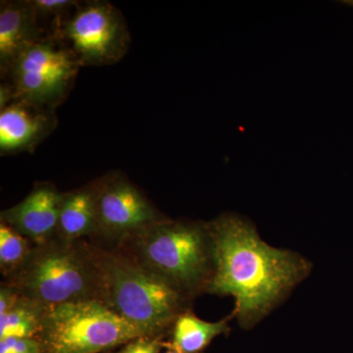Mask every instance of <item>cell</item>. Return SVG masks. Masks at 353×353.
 <instances>
[{
  "mask_svg": "<svg viewBox=\"0 0 353 353\" xmlns=\"http://www.w3.org/2000/svg\"><path fill=\"white\" fill-rule=\"evenodd\" d=\"M209 225L215 273L208 294L234 297L232 314L241 328H254L312 272L313 264L299 252L265 243L243 216L223 213Z\"/></svg>",
  "mask_w": 353,
  "mask_h": 353,
  "instance_id": "cell-1",
  "label": "cell"
},
{
  "mask_svg": "<svg viewBox=\"0 0 353 353\" xmlns=\"http://www.w3.org/2000/svg\"><path fill=\"white\" fill-rule=\"evenodd\" d=\"M109 248H117L194 301L208 294L214 277V240L209 222L167 218Z\"/></svg>",
  "mask_w": 353,
  "mask_h": 353,
  "instance_id": "cell-2",
  "label": "cell"
},
{
  "mask_svg": "<svg viewBox=\"0 0 353 353\" xmlns=\"http://www.w3.org/2000/svg\"><path fill=\"white\" fill-rule=\"evenodd\" d=\"M101 301L148 336L170 333L176 318L192 310L194 299L115 248L94 245Z\"/></svg>",
  "mask_w": 353,
  "mask_h": 353,
  "instance_id": "cell-3",
  "label": "cell"
},
{
  "mask_svg": "<svg viewBox=\"0 0 353 353\" xmlns=\"http://www.w3.org/2000/svg\"><path fill=\"white\" fill-rule=\"evenodd\" d=\"M6 283L46 308L71 301H101V296L94 246L82 240L55 236L34 245L24 264Z\"/></svg>",
  "mask_w": 353,
  "mask_h": 353,
  "instance_id": "cell-4",
  "label": "cell"
},
{
  "mask_svg": "<svg viewBox=\"0 0 353 353\" xmlns=\"http://www.w3.org/2000/svg\"><path fill=\"white\" fill-rule=\"evenodd\" d=\"M145 336L97 299L46 308L38 339L44 353H99Z\"/></svg>",
  "mask_w": 353,
  "mask_h": 353,
  "instance_id": "cell-5",
  "label": "cell"
},
{
  "mask_svg": "<svg viewBox=\"0 0 353 353\" xmlns=\"http://www.w3.org/2000/svg\"><path fill=\"white\" fill-rule=\"evenodd\" d=\"M81 67L61 39L46 37L26 48L3 78L15 101L57 109L68 97Z\"/></svg>",
  "mask_w": 353,
  "mask_h": 353,
  "instance_id": "cell-6",
  "label": "cell"
},
{
  "mask_svg": "<svg viewBox=\"0 0 353 353\" xmlns=\"http://www.w3.org/2000/svg\"><path fill=\"white\" fill-rule=\"evenodd\" d=\"M59 37L82 67L117 63L131 46L124 16L101 0L79 2L62 24Z\"/></svg>",
  "mask_w": 353,
  "mask_h": 353,
  "instance_id": "cell-7",
  "label": "cell"
},
{
  "mask_svg": "<svg viewBox=\"0 0 353 353\" xmlns=\"http://www.w3.org/2000/svg\"><path fill=\"white\" fill-rule=\"evenodd\" d=\"M97 234L118 245L141 230L167 219L122 173H111L95 182Z\"/></svg>",
  "mask_w": 353,
  "mask_h": 353,
  "instance_id": "cell-8",
  "label": "cell"
},
{
  "mask_svg": "<svg viewBox=\"0 0 353 353\" xmlns=\"http://www.w3.org/2000/svg\"><path fill=\"white\" fill-rule=\"evenodd\" d=\"M62 197L52 183H38L22 201L2 210L0 220L34 245H43L57 236Z\"/></svg>",
  "mask_w": 353,
  "mask_h": 353,
  "instance_id": "cell-9",
  "label": "cell"
},
{
  "mask_svg": "<svg viewBox=\"0 0 353 353\" xmlns=\"http://www.w3.org/2000/svg\"><path fill=\"white\" fill-rule=\"evenodd\" d=\"M58 124L55 109L14 101L0 110L1 155L34 152Z\"/></svg>",
  "mask_w": 353,
  "mask_h": 353,
  "instance_id": "cell-10",
  "label": "cell"
},
{
  "mask_svg": "<svg viewBox=\"0 0 353 353\" xmlns=\"http://www.w3.org/2000/svg\"><path fill=\"white\" fill-rule=\"evenodd\" d=\"M46 38L29 1H1L0 6V73L3 78L11 65L30 46Z\"/></svg>",
  "mask_w": 353,
  "mask_h": 353,
  "instance_id": "cell-11",
  "label": "cell"
},
{
  "mask_svg": "<svg viewBox=\"0 0 353 353\" xmlns=\"http://www.w3.org/2000/svg\"><path fill=\"white\" fill-rule=\"evenodd\" d=\"M97 234V196L95 183L63 192L59 218L58 238L67 241H81Z\"/></svg>",
  "mask_w": 353,
  "mask_h": 353,
  "instance_id": "cell-12",
  "label": "cell"
},
{
  "mask_svg": "<svg viewBox=\"0 0 353 353\" xmlns=\"http://www.w3.org/2000/svg\"><path fill=\"white\" fill-rule=\"evenodd\" d=\"M233 314L218 322H208L197 317L192 310L176 318L170 330V341L165 347L180 353H201L221 334L230 333L229 321Z\"/></svg>",
  "mask_w": 353,
  "mask_h": 353,
  "instance_id": "cell-13",
  "label": "cell"
},
{
  "mask_svg": "<svg viewBox=\"0 0 353 353\" xmlns=\"http://www.w3.org/2000/svg\"><path fill=\"white\" fill-rule=\"evenodd\" d=\"M46 308L19 296L4 314L0 315V340L6 338H38Z\"/></svg>",
  "mask_w": 353,
  "mask_h": 353,
  "instance_id": "cell-14",
  "label": "cell"
},
{
  "mask_svg": "<svg viewBox=\"0 0 353 353\" xmlns=\"http://www.w3.org/2000/svg\"><path fill=\"white\" fill-rule=\"evenodd\" d=\"M34 245L13 228L0 222V269L6 279L24 264Z\"/></svg>",
  "mask_w": 353,
  "mask_h": 353,
  "instance_id": "cell-15",
  "label": "cell"
},
{
  "mask_svg": "<svg viewBox=\"0 0 353 353\" xmlns=\"http://www.w3.org/2000/svg\"><path fill=\"white\" fill-rule=\"evenodd\" d=\"M0 353H44L38 338H6L0 340Z\"/></svg>",
  "mask_w": 353,
  "mask_h": 353,
  "instance_id": "cell-16",
  "label": "cell"
},
{
  "mask_svg": "<svg viewBox=\"0 0 353 353\" xmlns=\"http://www.w3.org/2000/svg\"><path fill=\"white\" fill-rule=\"evenodd\" d=\"M161 336H141L123 345L116 353H160L163 347Z\"/></svg>",
  "mask_w": 353,
  "mask_h": 353,
  "instance_id": "cell-17",
  "label": "cell"
},
{
  "mask_svg": "<svg viewBox=\"0 0 353 353\" xmlns=\"http://www.w3.org/2000/svg\"><path fill=\"white\" fill-rule=\"evenodd\" d=\"M164 353H180L178 352H176V350H171V348H167V352Z\"/></svg>",
  "mask_w": 353,
  "mask_h": 353,
  "instance_id": "cell-18",
  "label": "cell"
}]
</instances>
